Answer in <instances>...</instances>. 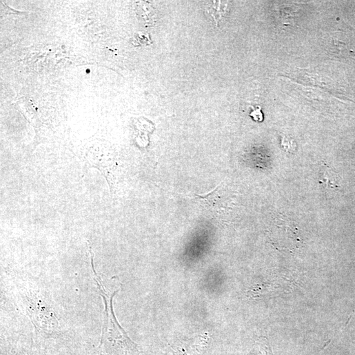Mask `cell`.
<instances>
[{
  "label": "cell",
  "mask_w": 355,
  "mask_h": 355,
  "mask_svg": "<svg viewBox=\"0 0 355 355\" xmlns=\"http://www.w3.org/2000/svg\"><path fill=\"white\" fill-rule=\"evenodd\" d=\"M294 142L290 139L286 138V137H283L282 139V146H283L285 150H294V146L293 145Z\"/></svg>",
  "instance_id": "3957f363"
},
{
  "label": "cell",
  "mask_w": 355,
  "mask_h": 355,
  "mask_svg": "<svg viewBox=\"0 0 355 355\" xmlns=\"http://www.w3.org/2000/svg\"><path fill=\"white\" fill-rule=\"evenodd\" d=\"M320 183L326 190H337L339 188V176L334 171L328 167L324 168L320 175Z\"/></svg>",
  "instance_id": "6da1fadb"
},
{
  "label": "cell",
  "mask_w": 355,
  "mask_h": 355,
  "mask_svg": "<svg viewBox=\"0 0 355 355\" xmlns=\"http://www.w3.org/2000/svg\"><path fill=\"white\" fill-rule=\"evenodd\" d=\"M250 116L252 117L255 121L262 122L263 121V115L261 112V108L256 109V110H254V111L250 113Z\"/></svg>",
  "instance_id": "7a4b0ae2"
}]
</instances>
